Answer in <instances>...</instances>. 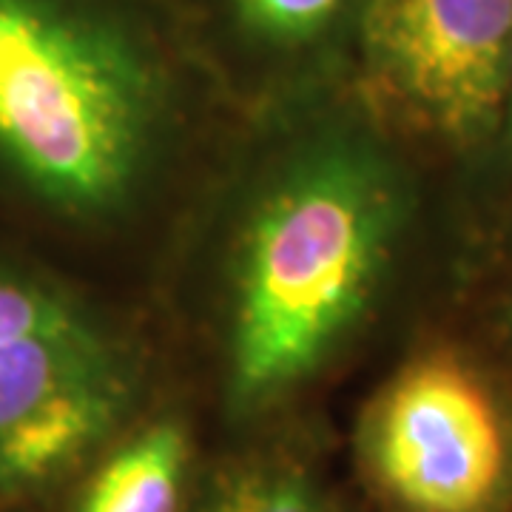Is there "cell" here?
I'll return each instance as SVG.
<instances>
[{
	"instance_id": "obj_1",
	"label": "cell",
	"mask_w": 512,
	"mask_h": 512,
	"mask_svg": "<svg viewBox=\"0 0 512 512\" xmlns=\"http://www.w3.org/2000/svg\"><path fill=\"white\" fill-rule=\"evenodd\" d=\"M407 220V177L370 134H333L279 168L239 237L228 319L234 413L276 407L348 342Z\"/></svg>"
},
{
	"instance_id": "obj_2",
	"label": "cell",
	"mask_w": 512,
	"mask_h": 512,
	"mask_svg": "<svg viewBox=\"0 0 512 512\" xmlns=\"http://www.w3.org/2000/svg\"><path fill=\"white\" fill-rule=\"evenodd\" d=\"M154 143V86L123 37L52 0H0V177L60 214L126 200Z\"/></svg>"
},
{
	"instance_id": "obj_3",
	"label": "cell",
	"mask_w": 512,
	"mask_h": 512,
	"mask_svg": "<svg viewBox=\"0 0 512 512\" xmlns=\"http://www.w3.org/2000/svg\"><path fill=\"white\" fill-rule=\"evenodd\" d=\"M356 461L387 512H512V393L461 350H421L365 404Z\"/></svg>"
},
{
	"instance_id": "obj_4",
	"label": "cell",
	"mask_w": 512,
	"mask_h": 512,
	"mask_svg": "<svg viewBox=\"0 0 512 512\" xmlns=\"http://www.w3.org/2000/svg\"><path fill=\"white\" fill-rule=\"evenodd\" d=\"M362 63L373 103L439 146L490 151L512 66V0H367Z\"/></svg>"
},
{
	"instance_id": "obj_5",
	"label": "cell",
	"mask_w": 512,
	"mask_h": 512,
	"mask_svg": "<svg viewBox=\"0 0 512 512\" xmlns=\"http://www.w3.org/2000/svg\"><path fill=\"white\" fill-rule=\"evenodd\" d=\"M134 387L109 339L80 319L0 348V512L83 473L131 413Z\"/></svg>"
},
{
	"instance_id": "obj_6",
	"label": "cell",
	"mask_w": 512,
	"mask_h": 512,
	"mask_svg": "<svg viewBox=\"0 0 512 512\" xmlns=\"http://www.w3.org/2000/svg\"><path fill=\"white\" fill-rule=\"evenodd\" d=\"M191 436L177 419H154L114 439L83 470L66 512H185Z\"/></svg>"
},
{
	"instance_id": "obj_7",
	"label": "cell",
	"mask_w": 512,
	"mask_h": 512,
	"mask_svg": "<svg viewBox=\"0 0 512 512\" xmlns=\"http://www.w3.org/2000/svg\"><path fill=\"white\" fill-rule=\"evenodd\" d=\"M191 512H336V507L302 458L276 450L234 461Z\"/></svg>"
},
{
	"instance_id": "obj_8",
	"label": "cell",
	"mask_w": 512,
	"mask_h": 512,
	"mask_svg": "<svg viewBox=\"0 0 512 512\" xmlns=\"http://www.w3.org/2000/svg\"><path fill=\"white\" fill-rule=\"evenodd\" d=\"M80 319H86V311L63 288L18 262L0 259V348Z\"/></svg>"
},
{
	"instance_id": "obj_9",
	"label": "cell",
	"mask_w": 512,
	"mask_h": 512,
	"mask_svg": "<svg viewBox=\"0 0 512 512\" xmlns=\"http://www.w3.org/2000/svg\"><path fill=\"white\" fill-rule=\"evenodd\" d=\"M242 18L259 35L279 43H299L322 32L345 0H237Z\"/></svg>"
},
{
	"instance_id": "obj_10",
	"label": "cell",
	"mask_w": 512,
	"mask_h": 512,
	"mask_svg": "<svg viewBox=\"0 0 512 512\" xmlns=\"http://www.w3.org/2000/svg\"><path fill=\"white\" fill-rule=\"evenodd\" d=\"M495 157H498V165L512 174V66H510V86H507V103H504V117H501V128L495 134L493 143Z\"/></svg>"
},
{
	"instance_id": "obj_11",
	"label": "cell",
	"mask_w": 512,
	"mask_h": 512,
	"mask_svg": "<svg viewBox=\"0 0 512 512\" xmlns=\"http://www.w3.org/2000/svg\"><path fill=\"white\" fill-rule=\"evenodd\" d=\"M507 330H510V336H512V299H510V305H507Z\"/></svg>"
},
{
	"instance_id": "obj_12",
	"label": "cell",
	"mask_w": 512,
	"mask_h": 512,
	"mask_svg": "<svg viewBox=\"0 0 512 512\" xmlns=\"http://www.w3.org/2000/svg\"><path fill=\"white\" fill-rule=\"evenodd\" d=\"M6 512H15V510H6Z\"/></svg>"
},
{
	"instance_id": "obj_13",
	"label": "cell",
	"mask_w": 512,
	"mask_h": 512,
	"mask_svg": "<svg viewBox=\"0 0 512 512\" xmlns=\"http://www.w3.org/2000/svg\"><path fill=\"white\" fill-rule=\"evenodd\" d=\"M336 512H339V510H336Z\"/></svg>"
}]
</instances>
